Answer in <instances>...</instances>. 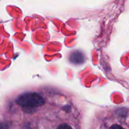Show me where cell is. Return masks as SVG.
I'll use <instances>...</instances> for the list:
<instances>
[{
	"instance_id": "1",
	"label": "cell",
	"mask_w": 129,
	"mask_h": 129,
	"mask_svg": "<svg viewBox=\"0 0 129 129\" xmlns=\"http://www.w3.org/2000/svg\"><path fill=\"white\" fill-rule=\"evenodd\" d=\"M0 129H9L6 123H0Z\"/></svg>"
}]
</instances>
